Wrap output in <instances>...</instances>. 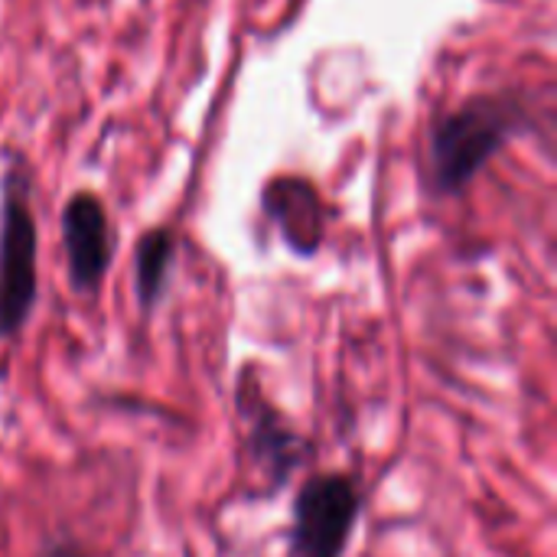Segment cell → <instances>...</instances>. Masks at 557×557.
<instances>
[{
    "instance_id": "1",
    "label": "cell",
    "mask_w": 557,
    "mask_h": 557,
    "mask_svg": "<svg viewBox=\"0 0 557 557\" xmlns=\"http://www.w3.org/2000/svg\"><path fill=\"white\" fill-rule=\"evenodd\" d=\"M532 131L522 91H486L441 114L428 137V189L441 199L460 196L516 137Z\"/></svg>"
},
{
    "instance_id": "2",
    "label": "cell",
    "mask_w": 557,
    "mask_h": 557,
    "mask_svg": "<svg viewBox=\"0 0 557 557\" xmlns=\"http://www.w3.org/2000/svg\"><path fill=\"white\" fill-rule=\"evenodd\" d=\"M39 225L33 215V176L13 157L0 180V339H16L39 300Z\"/></svg>"
},
{
    "instance_id": "3",
    "label": "cell",
    "mask_w": 557,
    "mask_h": 557,
    "mask_svg": "<svg viewBox=\"0 0 557 557\" xmlns=\"http://www.w3.org/2000/svg\"><path fill=\"white\" fill-rule=\"evenodd\" d=\"M235 411L242 418V441H245V463L248 473L261 483L255 493L258 499L277 496L290 476L310 460L307 437L268 401L261 382L251 369L238 372L235 385Z\"/></svg>"
},
{
    "instance_id": "4",
    "label": "cell",
    "mask_w": 557,
    "mask_h": 557,
    "mask_svg": "<svg viewBox=\"0 0 557 557\" xmlns=\"http://www.w3.org/2000/svg\"><path fill=\"white\" fill-rule=\"evenodd\" d=\"M362 516V486L352 473L310 476L290 506L287 557H346Z\"/></svg>"
},
{
    "instance_id": "5",
    "label": "cell",
    "mask_w": 557,
    "mask_h": 557,
    "mask_svg": "<svg viewBox=\"0 0 557 557\" xmlns=\"http://www.w3.org/2000/svg\"><path fill=\"white\" fill-rule=\"evenodd\" d=\"M59 232H62L65 277L72 294L95 297L114 261V232L101 196L91 189L72 193L62 206Z\"/></svg>"
},
{
    "instance_id": "6",
    "label": "cell",
    "mask_w": 557,
    "mask_h": 557,
    "mask_svg": "<svg viewBox=\"0 0 557 557\" xmlns=\"http://www.w3.org/2000/svg\"><path fill=\"white\" fill-rule=\"evenodd\" d=\"M264 212L290 251L310 258L323 245V202L304 176H277L264 186Z\"/></svg>"
},
{
    "instance_id": "7",
    "label": "cell",
    "mask_w": 557,
    "mask_h": 557,
    "mask_svg": "<svg viewBox=\"0 0 557 557\" xmlns=\"http://www.w3.org/2000/svg\"><path fill=\"white\" fill-rule=\"evenodd\" d=\"M176 248H180L176 232L170 225L147 228L134 245V297L147 317L163 304V297L170 290Z\"/></svg>"
},
{
    "instance_id": "8",
    "label": "cell",
    "mask_w": 557,
    "mask_h": 557,
    "mask_svg": "<svg viewBox=\"0 0 557 557\" xmlns=\"http://www.w3.org/2000/svg\"><path fill=\"white\" fill-rule=\"evenodd\" d=\"M39 557H95L85 545H78V542H72V539H55V542H49Z\"/></svg>"
}]
</instances>
